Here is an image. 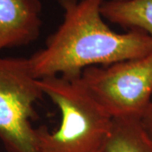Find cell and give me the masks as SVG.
Instances as JSON below:
<instances>
[{"mask_svg": "<svg viewBox=\"0 0 152 152\" xmlns=\"http://www.w3.org/2000/svg\"><path fill=\"white\" fill-rule=\"evenodd\" d=\"M105 0H58L64 19L43 48L29 58L40 80L80 77L89 67L140 58L152 52V38L140 30L115 32L102 15Z\"/></svg>", "mask_w": 152, "mask_h": 152, "instance_id": "6da1fadb", "label": "cell"}, {"mask_svg": "<svg viewBox=\"0 0 152 152\" xmlns=\"http://www.w3.org/2000/svg\"><path fill=\"white\" fill-rule=\"evenodd\" d=\"M44 95L61 113L60 126L37 129L40 152H101L112 130L113 118L83 86L79 77L39 80Z\"/></svg>", "mask_w": 152, "mask_h": 152, "instance_id": "7a4b0ae2", "label": "cell"}, {"mask_svg": "<svg viewBox=\"0 0 152 152\" xmlns=\"http://www.w3.org/2000/svg\"><path fill=\"white\" fill-rule=\"evenodd\" d=\"M79 79L113 119H141L152 98V52L140 58L89 67Z\"/></svg>", "mask_w": 152, "mask_h": 152, "instance_id": "3957f363", "label": "cell"}, {"mask_svg": "<svg viewBox=\"0 0 152 152\" xmlns=\"http://www.w3.org/2000/svg\"><path fill=\"white\" fill-rule=\"evenodd\" d=\"M42 96L29 58L0 57V140L6 152H40L31 119Z\"/></svg>", "mask_w": 152, "mask_h": 152, "instance_id": "277c9868", "label": "cell"}, {"mask_svg": "<svg viewBox=\"0 0 152 152\" xmlns=\"http://www.w3.org/2000/svg\"><path fill=\"white\" fill-rule=\"evenodd\" d=\"M42 9L40 0H0V53L37 39Z\"/></svg>", "mask_w": 152, "mask_h": 152, "instance_id": "5b68a950", "label": "cell"}, {"mask_svg": "<svg viewBox=\"0 0 152 152\" xmlns=\"http://www.w3.org/2000/svg\"><path fill=\"white\" fill-rule=\"evenodd\" d=\"M101 10L106 20L152 38V0H105Z\"/></svg>", "mask_w": 152, "mask_h": 152, "instance_id": "8992f818", "label": "cell"}, {"mask_svg": "<svg viewBox=\"0 0 152 152\" xmlns=\"http://www.w3.org/2000/svg\"><path fill=\"white\" fill-rule=\"evenodd\" d=\"M103 152H152V140L140 119L115 118Z\"/></svg>", "mask_w": 152, "mask_h": 152, "instance_id": "52a82bcc", "label": "cell"}, {"mask_svg": "<svg viewBox=\"0 0 152 152\" xmlns=\"http://www.w3.org/2000/svg\"><path fill=\"white\" fill-rule=\"evenodd\" d=\"M140 122L148 136L152 140V98L145 113L140 119Z\"/></svg>", "mask_w": 152, "mask_h": 152, "instance_id": "ba28073f", "label": "cell"}, {"mask_svg": "<svg viewBox=\"0 0 152 152\" xmlns=\"http://www.w3.org/2000/svg\"><path fill=\"white\" fill-rule=\"evenodd\" d=\"M101 152H103V151H101Z\"/></svg>", "mask_w": 152, "mask_h": 152, "instance_id": "9c48e42d", "label": "cell"}]
</instances>
